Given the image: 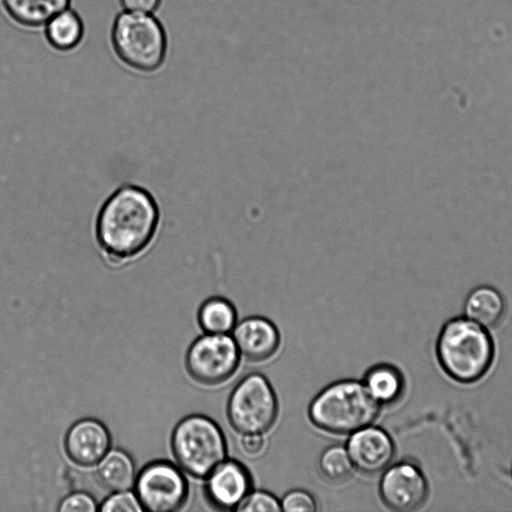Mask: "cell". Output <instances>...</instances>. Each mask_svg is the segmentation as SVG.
I'll return each instance as SVG.
<instances>
[{
  "instance_id": "cell-17",
  "label": "cell",
  "mask_w": 512,
  "mask_h": 512,
  "mask_svg": "<svg viewBox=\"0 0 512 512\" xmlns=\"http://www.w3.org/2000/svg\"><path fill=\"white\" fill-rule=\"evenodd\" d=\"M48 43L59 51L74 49L84 35V24L79 14L70 7L55 14L44 25Z\"/></svg>"
},
{
  "instance_id": "cell-3",
  "label": "cell",
  "mask_w": 512,
  "mask_h": 512,
  "mask_svg": "<svg viewBox=\"0 0 512 512\" xmlns=\"http://www.w3.org/2000/svg\"><path fill=\"white\" fill-rule=\"evenodd\" d=\"M381 405L368 393L363 382L345 379L321 390L308 408L310 421L332 434H351L371 425Z\"/></svg>"
},
{
  "instance_id": "cell-14",
  "label": "cell",
  "mask_w": 512,
  "mask_h": 512,
  "mask_svg": "<svg viewBox=\"0 0 512 512\" xmlns=\"http://www.w3.org/2000/svg\"><path fill=\"white\" fill-rule=\"evenodd\" d=\"M505 309L503 295L489 285H481L471 290L464 303L465 316L486 329L501 322Z\"/></svg>"
},
{
  "instance_id": "cell-13",
  "label": "cell",
  "mask_w": 512,
  "mask_h": 512,
  "mask_svg": "<svg viewBox=\"0 0 512 512\" xmlns=\"http://www.w3.org/2000/svg\"><path fill=\"white\" fill-rule=\"evenodd\" d=\"M232 337L240 355L253 362L269 359L280 345L277 327L261 316L247 317L236 323Z\"/></svg>"
},
{
  "instance_id": "cell-8",
  "label": "cell",
  "mask_w": 512,
  "mask_h": 512,
  "mask_svg": "<svg viewBox=\"0 0 512 512\" xmlns=\"http://www.w3.org/2000/svg\"><path fill=\"white\" fill-rule=\"evenodd\" d=\"M135 491L143 510L172 512L186 502L188 485L174 464L155 461L141 470L135 480Z\"/></svg>"
},
{
  "instance_id": "cell-24",
  "label": "cell",
  "mask_w": 512,
  "mask_h": 512,
  "mask_svg": "<svg viewBox=\"0 0 512 512\" xmlns=\"http://www.w3.org/2000/svg\"><path fill=\"white\" fill-rule=\"evenodd\" d=\"M61 512H95L97 504L92 496L84 492L67 495L59 504Z\"/></svg>"
},
{
  "instance_id": "cell-15",
  "label": "cell",
  "mask_w": 512,
  "mask_h": 512,
  "mask_svg": "<svg viewBox=\"0 0 512 512\" xmlns=\"http://www.w3.org/2000/svg\"><path fill=\"white\" fill-rule=\"evenodd\" d=\"M71 0H2L8 16L25 27L44 26L55 14L68 8Z\"/></svg>"
},
{
  "instance_id": "cell-7",
  "label": "cell",
  "mask_w": 512,
  "mask_h": 512,
  "mask_svg": "<svg viewBox=\"0 0 512 512\" xmlns=\"http://www.w3.org/2000/svg\"><path fill=\"white\" fill-rule=\"evenodd\" d=\"M239 360L240 353L232 336L206 333L190 345L185 364L195 381L217 385L236 372Z\"/></svg>"
},
{
  "instance_id": "cell-21",
  "label": "cell",
  "mask_w": 512,
  "mask_h": 512,
  "mask_svg": "<svg viewBox=\"0 0 512 512\" xmlns=\"http://www.w3.org/2000/svg\"><path fill=\"white\" fill-rule=\"evenodd\" d=\"M239 512L281 511L280 501L271 493L263 490L250 491L235 509Z\"/></svg>"
},
{
  "instance_id": "cell-10",
  "label": "cell",
  "mask_w": 512,
  "mask_h": 512,
  "mask_svg": "<svg viewBox=\"0 0 512 512\" xmlns=\"http://www.w3.org/2000/svg\"><path fill=\"white\" fill-rule=\"evenodd\" d=\"M354 469L368 476L383 472L392 462L395 446L380 427L368 425L350 434L346 445Z\"/></svg>"
},
{
  "instance_id": "cell-20",
  "label": "cell",
  "mask_w": 512,
  "mask_h": 512,
  "mask_svg": "<svg viewBox=\"0 0 512 512\" xmlns=\"http://www.w3.org/2000/svg\"><path fill=\"white\" fill-rule=\"evenodd\" d=\"M318 469L330 482L346 481L354 469L346 446L335 444L325 448L319 456Z\"/></svg>"
},
{
  "instance_id": "cell-5",
  "label": "cell",
  "mask_w": 512,
  "mask_h": 512,
  "mask_svg": "<svg viewBox=\"0 0 512 512\" xmlns=\"http://www.w3.org/2000/svg\"><path fill=\"white\" fill-rule=\"evenodd\" d=\"M171 446L180 468L199 479H205L227 456L221 428L204 415L183 418L173 430Z\"/></svg>"
},
{
  "instance_id": "cell-16",
  "label": "cell",
  "mask_w": 512,
  "mask_h": 512,
  "mask_svg": "<svg viewBox=\"0 0 512 512\" xmlns=\"http://www.w3.org/2000/svg\"><path fill=\"white\" fill-rule=\"evenodd\" d=\"M362 382L371 397L381 406L397 402L405 388L403 375L389 364L371 367Z\"/></svg>"
},
{
  "instance_id": "cell-4",
  "label": "cell",
  "mask_w": 512,
  "mask_h": 512,
  "mask_svg": "<svg viewBox=\"0 0 512 512\" xmlns=\"http://www.w3.org/2000/svg\"><path fill=\"white\" fill-rule=\"evenodd\" d=\"M111 42L118 58L136 71L154 72L166 57V32L153 14L123 10L114 20Z\"/></svg>"
},
{
  "instance_id": "cell-1",
  "label": "cell",
  "mask_w": 512,
  "mask_h": 512,
  "mask_svg": "<svg viewBox=\"0 0 512 512\" xmlns=\"http://www.w3.org/2000/svg\"><path fill=\"white\" fill-rule=\"evenodd\" d=\"M161 225L154 196L136 184L116 189L101 205L94 235L103 261L111 268L125 267L152 247Z\"/></svg>"
},
{
  "instance_id": "cell-25",
  "label": "cell",
  "mask_w": 512,
  "mask_h": 512,
  "mask_svg": "<svg viewBox=\"0 0 512 512\" xmlns=\"http://www.w3.org/2000/svg\"><path fill=\"white\" fill-rule=\"evenodd\" d=\"M239 445L246 457L258 458L266 449V440L261 433L242 434Z\"/></svg>"
},
{
  "instance_id": "cell-2",
  "label": "cell",
  "mask_w": 512,
  "mask_h": 512,
  "mask_svg": "<svg viewBox=\"0 0 512 512\" xmlns=\"http://www.w3.org/2000/svg\"><path fill=\"white\" fill-rule=\"evenodd\" d=\"M436 354L439 365L451 379L470 384L487 374L495 353L487 329L465 316L444 324L437 339Z\"/></svg>"
},
{
  "instance_id": "cell-19",
  "label": "cell",
  "mask_w": 512,
  "mask_h": 512,
  "mask_svg": "<svg viewBox=\"0 0 512 512\" xmlns=\"http://www.w3.org/2000/svg\"><path fill=\"white\" fill-rule=\"evenodd\" d=\"M198 322L206 333L228 334L237 323V313L229 300L211 297L199 308Z\"/></svg>"
},
{
  "instance_id": "cell-22",
  "label": "cell",
  "mask_w": 512,
  "mask_h": 512,
  "mask_svg": "<svg viewBox=\"0 0 512 512\" xmlns=\"http://www.w3.org/2000/svg\"><path fill=\"white\" fill-rule=\"evenodd\" d=\"M103 512H141L143 508L137 496L131 492L118 491L107 497L99 507Z\"/></svg>"
},
{
  "instance_id": "cell-9",
  "label": "cell",
  "mask_w": 512,
  "mask_h": 512,
  "mask_svg": "<svg viewBox=\"0 0 512 512\" xmlns=\"http://www.w3.org/2000/svg\"><path fill=\"white\" fill-rule=\"evenodd\" d=\"M429 493L427 480L413 463L399 462L389 465L382 474L379 494L391 510L409 512L419 509Z\"/></svg>"
},
{
  "instance_id": "cell-6",
  "label": "cell",
  "mask_w": 512,
  "mask_h": 512,
  "mask_svg": "<svg viewBox=\"0 0 512 512\" xmlns=\"http://www.w3.org/2000/svg\"><path fill=\"white\" fill-rule=\"evenodd\" d=\"M278 400L269 380L260 373H250L233 388L227 402L231 426L240 434H264L275 423Z\"/></svg>"
},
{
  "instance_id": "cell-11",
  "label": "cell",
  "mask_w": 512,
  "mask_h": 512,
  "mask_svg": "<svg viewBox=\"0 0 512 512\" xmlns=\"http://www.w3.org/2000/svg\"><path fill=\"white\" fill-rule=\"evenodd\" d=\"M205 479L206 499L219 510H235L252 487L248 470L233 459L222 461Z\"/></svg>"
},
{
  "instance_id": "cell-18",
  "label": "cell",
  "mask_w": 512,
  "mask_h": 512,
  "mask_svg": "<svg viewBox=\"0 0 512 512\" xmlns=\"http://www.w3.org/2000/svg\"><path fill=\"white\" fill-rule=\"evenodd\" d=\"M97 475L110 491H127L135 484V467L130 456L119 449L108 451L99 461Z\"/></svg>"
},
{
  "instance_id": "cell-26",
  "label": "cell",
  "mask_w": 512,
  "mask_h": 512,
  "mask_svg": "<svg viewBox=\"0 0 512 512\" xmlns=\"http://www.w3.org/2000/svg\"><path fill=\"white\" fill-rule=\"evenodd\" d=\"M120 4L124 11L153 14L161 0H120Z\"/></svg>"
},
{
  "instance_id": "cell-12",
  "label": "cell",
  "mask_w": 512,
  "mask_h": 512,
  "mask_svg": "<svg viewBox=\"0 0 512 512\" xmlns=\"http://www.w3.org/2000/svg\"><path fill=\"white\" fill-rule=\"evenodd\" d=\"M111 438L107 428L95 419H82L73 424L65 436L68 457L81 466H92L107 454Z\"/></svg>"
},
{
  "instance_id": "cell-23",
  "label": "cell",
  "mask_w": 512,
  "mask_h": 512,
  "mask_svg": "<svg viewBox=\"0 0 512 512\" xmlns=\"http://www.w3.org/2000/svg\"><path fill=\"white\" fill-rule=\"evenodd\" d=\"M281 511L313 512L317 509L314 497L302 489H294L286 493L280 501Z\"/></svg>"
}]
</instances>
